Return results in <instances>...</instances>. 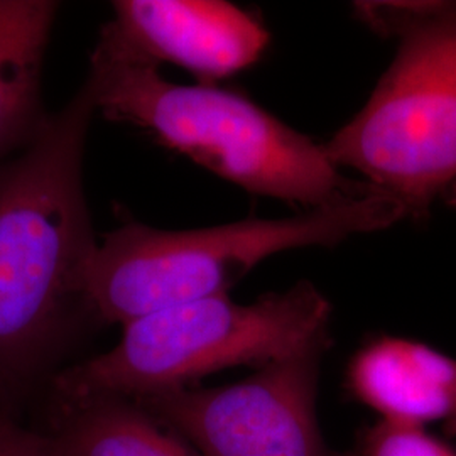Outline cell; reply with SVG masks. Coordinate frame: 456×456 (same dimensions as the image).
I'll return each mask as SVG.
<instances>
[{"label":"cell","mask_w":456,"mask_h":456,"mask_svg":"<svg viewBox=\"0 0 456 456\" xmlns=\"http://www.w3.org/2000/svg\"><path fill=\"white\" fill-rule=\"evenodd\" d=\"M455 2H355L354 12L362 24L379 36H403L424 24L455 12Z\"/></svg>","instance_id":"obj_11"},{"label":"cell","mask_w":456,"mask_h":456,"mask_svg":"<svg viewBox=\"0 0 456 456\" xmlns=\"http://www.w3.org/2000/svg\"><path fill=\"white\" fill-rule=\"evenodd\" d=\"M331 306L308 281L248 305L228 294L156 311L124 326L105 354L53 379L68 401L139 399L184 389L230 367L265 365L328 346Z\"/></svg>","instance_id":"obj_4"},{"label":"cell","mask_w":456,"mask_h":456,"mask_svg":"<svg viewBox=\"0 0 456 456\" xmlns=\"http://www.w3.org/2000/svg\"><path fill=\"white\" fill-rule=\"evenodd\" d=\"M340 169L418 215L456 188V11L399 39L367 103L323 142Z\"/></svg>","instance_id":"obj_5"},{"label":"cell","mask_w":456,"mask_h":456,"mask_svg":"<svg viewBox=\"0 0 456 456\" xmlns=\"http://www.w3.org/2000/svg\"><path fill=\"white\" fill-rule=\"evenodd\" d=\"M60 4L0 0V163L26 146L48 114L41 77Z\"/></svg>","instance_id":"obj_9"},{"label":"cell","mask_w":456,"mask_h":456,"mask_svg":"<svg viewBox=\"0 0 456 456\" xmlns=\"http://www.w3.org/2000/svg\"><path fill=\"white\" fill-rule=\"evenodd\" d=\"M0 456H60L48 436L33 433L0 411Z\"/></svg>","instance_id":"obj_13"},{"label":"cell","mask_w":456,"mask_h":456,"mask_svg":"<svg viewBox=\"0 0 456 456\" xmlns=\"http://www.w3.org/2000/svg\"><path fill=\"white\" fill-rule=\"evenodd\" d=\"M453 191H455V193H456V188H455V190H453Z\"/></svg>","instance_id":"obj_14"},{"label":"cell","mask_w":456,"mask_h":456,"mask_svg":"<svg viewBox=\"0 0 456 456\" xmlns=\"http://www.w3.org/2000/svg\"><path fill=\"white\" fill-rule=\"evenodd\" d=\"M69 412L48 436L60 456H193L124 399L73 403Z\"/></svg>","instance_id":"obj_10"},{"label":"cell","mask_w":456,"mask_h":456,"mask_svg":"<svg viewBox=\"0 0 456 456\" xmlns=\"http://www.w3.org/2000/svg\"><path fill=\"white\" fill-rule=\"evenodd\" d=\"M357 456H456V452L419 426L382 419L362 433Z\"/></svg>","instance_id":"obj_12"},{"label":"cell","mask_w":456,"mask_h":456,"mask_svg":"<svg viewBox=\"0 0 456 456\" xmlns=\"http://www.w3.org/2000/svg\"><path fill=\"white\" fill-rule=\"evenodd\" d=\"M100 39L151 65L171 63L215 85L254 65L271 34L259 19L220 0H117Z\"/></svg>","instance_id":"obj_7"},{"label":"cell","mask_w":456,"mask_h":456,"mask_svg":"<svg viewBox=\"0 0 456 456\" xmlns=\"http://www.w3.org/2000/svg\"><path fill=\"white\" fill-rule=\"evenodd\" d=\"M95 114L86 86L0 163V403L26 391L88 313L85 281L97 239L83 188Z\"/></svg>","instance_id":"obj_1"},{"label":"cell","mask_w":456,"mask_h":456,"mask_svg":"<svg viewBox=\"0 0 456 456\" xmlns=\"http://www.w3.org/2000/svg\"><path fill=\"white\" fill-rule=\"evenodd\" d=\"M85 86L95 112L144 129L159 144L252 195L313 210L377 190L348 180L323 144L242 94L167 82L158 66L100 37Z\"/></svg>","instance_id":"obj_2"},{"label":"cell","mask_w":456,"mask_h":456,"mask_svg":"<svg viewBox=\"0 0 456 456\" xmlns=\"http://www.w3.org/2000/svg\"><path fill=\"white\" fill-rule=\"evenodd\" d=\"M325 348L281 360L237 384L132 399L193 441L203 456H335L316 419Z\"/></svg>","instance_id":"obj_6"},{"label":"cell","mask_w":456,"mask_h":456,"mask_svg":"<svg viewBox=\"0 0 456 456\" xmlns=\"http://www.w3.org/2000/svg\"><path fill=\"white\" fill-rule=\"evenodd\" d=\"M409 216L395 198L365 195L305 213L198 230L127 224L94 250L85 281L92 316L129 325L156 311L227 294L264 259L294 248L333 247Z\"/></svg>","instance_id":"obj_3"},{"label":"cell","mask_w":456,"mask_h":456,"mask_svg":"<svg viewBox=\"0 0 456 456\" xmlns=\"http://www.w3.org/2000/svg\"><path fill=\"white\" fill-rule=\"evenodd\" d=\"M346 384L384 421L419 428L438 421L456 433V359L424 343L375 338L350 360Z\"/></svg>","instance_id":"obj_8"}]
</instances>
